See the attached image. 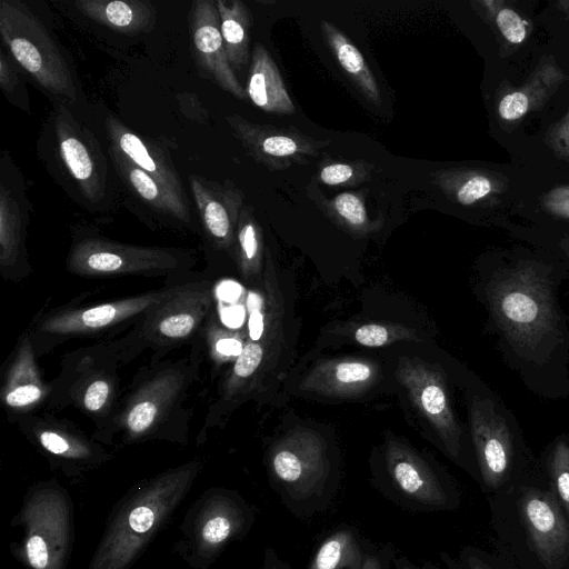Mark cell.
Wrapping results in <instances>:
<instances>
[{"label":"cell","instance_id":"cell-49","mask_svg":"<svg viewBox=\"0 0 569 569\" xmlns=\"http://www.w3.org/2000/svg\"><path fill=\"white\" fill-rule=\"evenodd\" d=\"M392 569H439L432 563H417L410 559L407 555L397 550L393 561Z\"/></svg>","mask_w":569,"mask_h":569},{"label":"cell","instance_id":"cell-20","mask_svg":"<svg viewBox=\"0 0 569 569\" xmlns=\"http://www.w3.org/2000/svg\"><path fill=\"white\" fill-rule=\"evenodd\" d=\"M189 182L208 242L233 258L236 229L244 206L242 191L228 179L217 182L191 174Z\"/></svg>","mask_w":569,"mask_h":569},{"label":"cell","instance_id":"cell-16","mask_svg":"<svg viewBox=\"0 0 569 569\" xmlns=\"http://www.w3.org/2000/svg\"><path fill=\"white\" fill-rule=\"evenodd\" d=\"M54 158L62 176L82 201L98 206L106 198V158L94 136L77 121L64 104L53 114Z\"/></svg>","mask_w":569,"mask_h":569},{"label":"cell","instance_id":"cell-34","mask_svg":"<svg viewBox=\"0 0 569 569\" xmlns=\"http://www.w3.org/2000/svg\"><path fill=\"white\" fill-rule=\"evenodd\" d=\"M263 232L250 207L243 206L233 247V260L241 278L247 282L257 280L262 269Z\"/></svg>","mask_w":569,"mask_h":569},{"label":"cell","instance_id":"cell-37","mask_svg":"<svg viewBox=\"0 0 569 569\" xmlns=\"http://www.w3.org/2000/svg\"><path fill=\"white\" fill-rule=\"evenodd\" d=\"M214 316L213 311L201 332L204 352L217 365L233 362L240 355L246 339L241 333L220 325Z\"/></svg>","mask_w":569,"mask_h":569},{"label":"cell","instance_id":"cell-19","mask_svg":"<svg viewBox=\"0 0 569 569\" xmlns=\"http://www.w3.org/2000/svg\"><path fill=\"white\" fill-rule=\"evenodd\" d=\"M50 393L51 385L41 375L38 355L27 328L3 366L0 386L1 406L7 411L8 418L12 419L46 407Z\"/></svg>","mask_w":569,"mask_h":569},{"label":"cell","instance_id":"cell-39","mask_svg":"<svg viewBox=\"0 0 569 569\" xmlns=\"http://www.w3.org/2000/svg\"><path fill=\"white\" fill-rule=\"evenodd\" d=\"M446 569H519L499 552L466 545L456 555L447 551L440 553Z\"/></svg>","mask_w":569,"mask_h":569},{"label":"cell","instance_id":"cell-7","mask_svg":"<svg viewBox=\"0 0 569 569\" xmlns=\"http://www.w3.org/2000/svg\"><path fill=\"white\" fill-rule=\"evenodd\" d=\"M122 362L109 340L78 348L61 359L60 372L50 381L48 411L71 407L88 417L100 437L113 420L123 391Z\"/></svg>","mask_w":569,"mask_h":569},{"label":"cell","instance_id":"cell-2","mask_svg":"<svg viewBox=\"0 0 569 569\" xmlns=\"http://www.w3.org/2000/svg\"><path fill=\"white\" fill-rule=\"evenodd\" d=\"M487 500L499 553L519 569H569V520L540 463Z\"/></svg>","mask_w":569,"mask_h":569},{"label":"cell","instance_id":"cell-50","mask_svg":"<svg viewBox=\"0 0 569 569\" xmlns=\"http://www.w3.org/2000/svg\"><path fill=\"white\" fill-rule=\"evenodd\" d=\"M261 569H291V567L273 548L269 547L266 549Z\"/></svg>","mask_w":569,"mask_h":569},{"label":"cell","instance_id":"cell-40","mask_svg":"<svg viewBox=\"0 0 569 569\" xmlns=\"http://www.w3.org/2000/svg\"><path fill=\"white\" fill-rule=\"evenodd\" d=\"M355 340L365 347H383L399 341H420L415 329L399 323H365L353 332Z\"/></svg>","mask_w":569,"mask_h":569},{"label":"cell","instance_id":"cell-12","mask_svg":"<svg viewBox=\"0 0 569 569\" xmlns=\"http://www.w3.org/2000/svg\"><path fill=\"white\" fill-rule=\"evenodd\" d=\"M0 36L13 61L37 83L71 101L77 88L67 60L46 26L22 2L0 1Z\"/></svg>","mask_w":569,"mask_h":569},{"label":"cell","instance_id":"cell-28","mask_svg":"<svg viewBox=\"0 0 569 569\" xmlns=\"http://www.w3.org/2000/svg\"><path fill=\"white\" fill-rule=\"evenodd\" d=\"M76 8L111 30L136 34L152 29L156 9L147 0H77Z\"/></svg>","mask_w":569,"mask_h":569},{"label":"cell","instance_id":"cell-45","mask_svg":"<svg viewBox=\"0 0 569 569\" xmlns=\"http://www.w3.org/2000/svg\"><path fill=\"white\" fill-rule=\"evenodd\" d=\"M27 555L31 566L36 569H44L49 555L44 540L40 536H31L27 541Z\"/></svg>","mask_w":569,"mask_h":569},{"label":"cell","instance_id":"cell-44","mask_svg":"<svg viewBox=\"0 0 569 569\" xmlns=\"http://www.w3.org/2000/svg\"><path fill=\"white\" fill-rule=\"evenodd\" d=\"M237 527L234 517L220 515L211 518L203 527L202 536L209 543H220L224 541Z\"/></svg>","mask_w":569,"mask_h":569},{"label":"cell","instance_id":"cell-42","mask_svg":"<svg viewBox=\"0 0 569 569\" xmlns=\"http://www.w3.org/2000/svg\"><path fill=\"white\" fill-rule=\"evenodd\" d=\"M246 309L248 339L260 341L266 337L271 322L263 296L257 290H249L246 298Z\"/></svg>","mask_w":569,"mask_h":569},{"label":"cell","instance_id":"cell-41","mask_svg":"<svg viewBox=\"0 0 569 569\" xmlns=\"http://www.w3.org/2000/svg\"><path fill=\"white\" fill-rule=\"evenodd\" d=\"M17 63L2 49L0 50V87L8 100L29 111L28 92L20 78Z\"/></svg>","mask_w":569,"mask_h":569},{"label":"cell","instance_id":"cell-22","mask_svg":"<svg viewBox=\"0 0 569 569\" xmlns=\"http://www.w3.org/2000/svg\"><path fill=\"white\" fill-rule=\"evenodd\" d=\"M0 183V273L7 281H21L32 268L27 251L28 211L22 191L1 177Z\"/></svg>","mask_w":569,"mask_h":569},{"label":"cell","instance_id":"cell-18","mask_svg":"<svg viewBox=\"0 0 569 569\" xmlns=\"http://www.w3.org/2000/svg\"><path fill=\"white\" fill-rule=\"evenodd\" d=\"M476 16L493 36L498 62L493 70L526 63L545 48H537V23L533 10L525 2L506 0L470 1Z\"/></svg>","mask_w":569,"mask_h":569},{"label":"cell","instance_id":"cell-48","mask_svg":"<svg viewBox=\"0 0 569 569\" xmlns=\"http://www.w3.org/2000/svg\"><path fill=\"white\" fill-rule=\"evenodd\" d=\"M128 520L133 531L143 533L152 527L154 515L148 507H138L131 511Z\"/></svg>","mask_w":569,"mask_h":569},{"label":"cell","instance_id":"cell-5","mask_svg":"<svg viewBox=\"0 0 569 569\" xmlns=\"http://www.w3.org/2000/svg\"><path fill=\"white\" fill-rule=\"evenodd\" d=\"M268 470L280 501L299 519L322 513L336 497L338 475L328 443L310 429L296 428L277 440Z\"/></svg>","mask_w":569,"mask_h":569},{"label":"cell","instance_id":"cell-31","mask_svg":"<svg viewBox=\"0 0 569 569\" xmlns=\"http://www.w3.org/2000/svg\"><path fill=\"white\" fill-rule=\"evenodd\" d=\"M371 545L357 528L340 526L320 541L307 569H359Z\"/></svg>","mask_w":569,"mask_h":569},{"label":"cell","instance_id":"cell-6","mask_svg":"<svg viewBox=\"0 0 569 569\" xmlns=\"http://www.w3.org/2000/svg\"><path fill=\"white\" fill-rule=\"evenodd\" d=\"M213 283L194 279L176 283L172 291L151 308L143 318L118 339L109 340L122 365L134 360L146 350L152 360L196 341L214 311Z\"/></svg>","mask_w":569,"mask_h":569},{"label":"cell","instance_id":"cell-17","mask_svg":"<svg viewBox=\"0 0 569 569\" xmlns=\"http://www.w3.org/2000/svg\"><path fill=\"white\" fill-rule=\"evenodd\" d=\"M226 120L246 153L270 171L307 164L330 144L328 139H315L293 127L253 123L237 113Z\"/></svg>","mask_w":569,"mask_h":569},{"label":"cell","instance_id":"cell-10","mask_svg":"<svg viewBox=\"0 0 569 569\" xmlns=\"http://www.w3.org/2000/svg\"><path fill=\"white\" fill-rule=\"evenodd\" d=\"M386 499L409 512L457 510L461 493L453 479L403 441H385L381 465L372 479Z\"/></svg>","mask_w":569,"mask_h":569},{"label":"cell","instance_id":"cell-32","mask_svg":"<svg viewBox=\"0 0 569 569\" xmlns=\"http://www.w3.org/2000/svg\"><path fill=\"white\" fill-rule=\"evenodd\" d=\"M216 4L228 60L233 70H240L249 61L251 12L241 0H217Z\"/></svg>","mask_w":569,"mask_h":569},{"label":"cell","instance_id":"cell-47","mask_svg":"<svg viewBox=\"0 0 569 569\" xmlns=\"http://www.w3.org/2000/svg\"><path fill=\"white\" fill-rule=\"evenodd\" d=\"M181 111L186 117L197 120L201 123L207 122L209 114L207 110L201 106L197 96L192 93H182L177 97Z\"/></svg>","mask_w":569,"mask_h":569},{"label":"cell","instance_id":"cell-4","mask_svg":"<svg viewBox=\"0 0 569 569\" xmlns=\"http://www.w3.org/2000/svg\"><path fill=\"white\" fill-rule=\"evenodd\" d=\"M469 438L487 496L516 482L539 465L513 412L481 380L467 387Z\"/></svg>","mask_w":569,"mask_h":569},{"label":"cell","instance_id":"cell-24","mask_svg":"<svg viewBox=\"0 0 569 569\" xmlns=\"http://www.w3.org/2000/svg\"><path fill=\"white\" fill-rule=\"evenodd\" d=\"M379 366L365 359H332L319 362L300 381V391L328 397H353L371 387Z\"/></svg>","mask_w":569,"mask_h":569},{"label":"cell","instance_id":"cell-30","mask_svg":"<svg viewBox=\"0 0 569 569\" xmlns=\"http://www.w3.org/2000/svg\"><path fill=\"white\" fill-rule=\"evenodd\" d=\"M320 29L341 69L370 103L380 107L382 98L379 84L361 51L336 24L323 20Z\"/></svg>","mask_w":569,"mask_h":569},{"label":"cell","instance_id":"cell-36","mask_svg":"<svg viewBox=\"0 0 569 569\" xmlns=\"http://www.w3.org/2000/svg\"><path fill=\"white\" fill-rule=\"evenodd\" d=\"M541 471L569 520V436H557L545 449Z\"/></svg>","mask_w":569,"mask_h":569},{"label":"cell","instance_id":"cell-15","mask_svg":"<svg viewBox=\"0 0 569 569\" xmlns=\"http://www.w3.org/2000/svg\"><path fill=\"white\" fill-rule=\"evenodd\" d=\"M505 148L535 177L569 180V78Z\"/></svg>","mask_w":569,"mask_h":569},{"label":"cell","instance_id":"cell-26","mask_svg":"<svg viewBox=\"0 0 569 569\" xmlns=\"http://www.w3.org/2000/svg\"><path fill=\"white\" fill-rule=\"evenodd\" d=\"M109 156L120 179L146 204L183 223L190 222L188 200L170 192L112 144Z\"/></svg>","mask_w":569,"mask_h":569},{"label":"cell","instance_id":"cell-38","mask_svg":"<svg viewBox=\"0 0 569 569\" xmlns=\"http://www.w3.org/2000/svg\"><path fill=\"white\" fill-rule=\"evenodd\" d=\"M317 180L329 187H355L371 178L375 166L365 160L323 159Z\"/></svg>","mask_w":569,"mask_h":569},{"label":"cell","instance_id":"cell-23","mask_svg":"<svg viewBox=\"0 0 569 569\" xmlns=\"http://www.w3.org/2000/svg\"><path fill=\"white\" fill-rule=\"evenodd\" d=\"M21 431L47 453L68 459L99 457L100 447L90 440L72 421L53 412L27 413L12 419Z\"/></svg>","mask_w":569,"mask_h":569},{"label":"cell","instance_id":"cell-46","mask_svg":"<svg viewBox=\"0 0 569 569\" xmlns=\"http://www.w3.org/2000/svg\"><path fill=\"white\" fill-rule=\"evenodd\" d=\"M550 47L562 69L569 73V27L555 30Z\"/></svg>","mask_w":569,"mask_h":569},{"label":"cell","instance_id":"cell-35","mask_svg":"<svg viewBox=\"0 0 569 569\" xmlns=\"http://www.w3.org/2000/svg\"><path fill=\"white\" fill-rule=\"evenodd\" d=\"M502 229L529 246L553 253L569 269V226L513 221L511 219L502 226Z\"/></svg>","mask_w":569,"mask_h":569},{"label":"cell","instance_id":"cell-8","mask_svg":"<svg viewBox=\"0 0 569 569\" xmlns=\"http://www.w3.org/2000/svg\"><path fill=\"white\" fill-rule=\"evenodd\" d=\"M173 286L98 303L70 302L40 311L28 326L38 357L71 339L107 337L132 328L172 291Z\"/></svg>","mask_w":569,"mask_h":569},{"label":"cell","instance_id":"cell-3","mask_svg":"<svg viewBox=\"0 0 569 569\" xmlns=\"http://www.w3.org/2000/svg\"><path fill=\"white\" fill-rule=\"evenodd\" d=\"M203 353L200 336L188 357L152 360L141 368L101 437L121 435L123 440L134 441L161 437L174 427H188L190 410L186 403L199 380Z\"/></svg>","mask_w":569,"mask_h":569},{"label":"cell","instance_id":"cell-29","mask_svg":"<svg viewBox=\"0 0 569 569\" xmlns=\"http://www.w3.org/2000/svg\"><path fill=\"white\" fill-rule=\"evenodd\" d=\"M515 217L526 222L569 226V180L533 176Z\"/></svg>","mask_w":569,"mask_h":569},{"label":"cell","instance_id":"cell-14","mask_svg":"<svg viewBox=\"0 0 569 569\" xmlns=\"http://www.w3.org/2000/svg\"><path fill=\"white\" fill-rule=\"evenodd\" d=\"M397 378L408 391L412 403L431 425L445 455L478 482L471 440L466 437L455 415L442 368L402 357L397 367Z\"/></svg>","mask_w":569,"mask_h":569},{"label":"cell","instance_id":"cell-11","mask_svg":"<svg viewBox=\"0 0 569 569\" xmlns=\"http://www.w3.org/2000/svg\"><path fill=\"white\" fill-rule=\"evenodd\" d=\"M198 262L191 250L137 246L102 237L77 238L68 252L67 270L78 277H168L189 272Z\"/></svg>","mask_w":569,"mask_h":569},{"label":"cell","instance_id":"cell-27","mask_svg":"<svg viewBox=\"0 0 569 569\" xmlns=\"http://www.w3.org/2000/svg\"><path fill=\"white\" fill-rule=\"evenodd\" d=\"M246 92L248 99L266 112L277 114L296 112V107L274 60L264 46L259 42L254 44L251 53Z\"/></svg>","mask_w":569,"mask_h":569},{"label":"cell","instance_id":"cell-9","mask_svg":"<svg viewBox=\"0 0 569 569\" xmlns=\"http://www.w3.org/2000/svg\"><path fill=\"white\" fill-rule=\"evenodd\" d=\"M533 174L516 162L441 168L431 182L451 203L475 212L480 222L502 228L513 219Z\"/></svg>","mask_w":569,"mask_h":569},{"label":"cell","instance_id":"cell-1","mask_svg":"<svg viewBox=\"0 0 569 569\" xmlns=\"http://www.w3.org/2000/svg\"><path fill=\"white\" fill-rule=\"evenodd\" d=\"M477 293L506 365L533 395L569 396V317L559 289L567 264L553 253L518 244L493 249L479 264Z\"/></svg>","mask_w":569,"mask_h":569},{"label":"cell","instance_id":"cell-13","mask_svg":"<svg viewBox=\"0 0 569 569\" xmlns=\"http://www.w3.org/2000/svg\"><path fill=\"white\" fill-rule=\"evenodd\" d=\"M522 73L515 81L508 73L493 72L491 130L503 147L569 78L550 43L525 63Z\"/></svg>","mask_w":569,"mask_h":569},{"label":"cell","instance_id":"cell-33","mask_svg":"<svg viewBox=\"0 0 569 569\" xmlns=\"http://www.w3.org/2000/svg\"><path fill=\"white\" fill-rule=\"evenodd\" d=\"M316 206L337 226L357 236H366L382 226V218L370 219L361 191H345L332 198H323L316 190Z\"/></svg>","mask_w":569,"mask_h":569},{"label":"cell","instance_id":"cell-21","mask_svg":"<svg viewBox=\"0 0 569 569\" xmlns=\"http://www.w3.org/2000/svg\"><path fill=\"white\" fill-rule=\"evenodd\" d=\"M190 30L194 58L201 71L238 100L248 99L246 88L239 82L227 57L216 1L192 2Z\"/></svg>","mask_w":569,"mask_h":569},{"label":"cell","instance_id":"cell-43","mask_svg":"<svg viewBox=\"0 0 569 569\" xmlns=\"http://www.w3.org/2000/svg\"><path fill=\"white\" fill-rule=\"evenodd\" d=\"M397 550L390 542L372 543L359 569H392V561Z\"/></svg>","mask_w":569,"mask_h":569},{"label":"cell","instance_id":"cell-25","mask_svg":"<svg viewBox=\"0 0 569 569\" xmlns=\"http://www.w3.org/2000/svg\"><path fill=\"white\" fill-rule=\"evenodd\" d=\"M106 128L110 144L119 149L134 164L148 172L176 196L187 200L180 176L170 153L156 142L139 136L114 117H108Z\"/></svg>","mask_w":569,"mask_h":569}]
</instances>
